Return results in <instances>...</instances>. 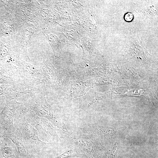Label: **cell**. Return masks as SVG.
<instances>
[{
  "label": "cell",
  "instance_id": "obj_1",
  "mask_svg": "<svg viewBox=\"0 0 158 158\" xmlns=\"http://www.w3.org/2000/svg\"><path fill=\"white\" fill-rule=\"evenodd\" d=\"M72 150H69L67 151L63 154L61 155L59 157L55 158H66L67 157L76 156V154H75L74 153L72 152Z\"/></svg>",
  "mask_w": 158,
  "mask_h": 158
},
{
  "label": "cell",
  "instance_id": "obj_2",
  "mask_svg": "<svg viewBox=\"0 0 158 158\" xmlns=\"http://www.w3.org/2000/svg\"><path fill=\"white\" fill-rule=\"evenodd\" d=\"M124 18L126 21L130 22L133 20L134 18L133 15L131 13L128 12L125 14Z\"/></svg>",
  "mask_w": 158,
  "mask_h": 158
}]
</instances>
